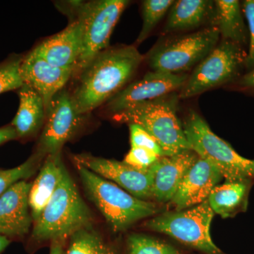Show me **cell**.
Wrapping results in <instances>:
<instances>
[{"instance_id": "cell-19", "label": "cell", "mask_w": 254, "mask_h": 254, "mask_svg": "<svg viewBox=\"0 0 254 254\" xmlns=\"http://www.w3.org/2000/svg\"><path fill=\"white\" fill-rule=\"evenodd\" d=\"M64 168L62 153L47 155L45 158L28 195L33 221L39 218L49 203L61 181Z\"/></svg>"}, {"instance_id": "cell-9", "label": "cell", "mask_w": 254, "mask_h": 254, "mask_svg": "<svg viewBox=\"0 0 254 254\" xmlns=\"http://www.w3.org/2000/svg\"><path fill=\"white\" fill-rule=\"evenodd\" d=\"M247 56L243 46L222 40L195 66L182 86L179 98L187 99L236 81L240 78L242 68L246 66Z\"/></svg>"}, {"instance_id": "cell-20", "label": "cell", "mask_w": 254, "mask_h": 254, "mask_svg": "<svg viewBox=\"0 0 254 254\" xmlns=\"http://www.w3.org/2000/svg\"><path fill=\"white\" fill-rule=\"evenodd\" d=\"M19 107L11 123L18 138L36 136L44 125L46 111L44 103L34 89L23 83L18 89Z\"/></svg>"}, {"instance_id": "cell-4", "label": "cell", "mask_w": 254, "mask_h": 254, "mask_svg": "<svg viewBox=\"0 0 254 254\" xmlns=\"http://www.w3.org/2000/svg\"><path fill=\"white\" fill-rule=\"evenodd\" d=\"M179 95L170 93L113 115L117 123L142 127L158 142L164 156L191 150L177 115Z\"/></svg>"}, {"instance_id": "cell-27", "label": "cell", "mask_w": 254, "mask_h": 254, "mask_svg": "<svg viewBox=\"0 0 254 254\" xmlns=\"http://www.w3.org/2000/svg\"><path fill=\"white\" fill-rule=\"evenodd\" d=\"M23 58L16 55L0 64V94L19 89L23 86L20 73Z\"/></svg>"}, {"instance_id": "cell-21", "label": "cell", "mask_w": 254, "mask_h": 254, "mask_svg": "<svg viewBox=\"0 0 254 254\" xmlns=\"http://www.w3.org/2000/svg\"><path fill=\"white\" fill-rule=\"evenodd\" d=\"M252 180L225 182L213 189L208 201L214 213L223 218H231L245 211L248 204Z\"/></svg>"}, {"instance_id": "cell-32", "label": "cell", "mask_w": 254, "mask_h": 254, "mask_svg": "<svg viewBox=\"0 0 254 254\" xmlns=\"http://www.w3.org/2000/svg\"><path fill=\"white\" fill-rule=\"evenodd\" d=\"M17 138V133L11 125L0 128V145Z\"/></svg>"}, {"instance_id": "cell-31", "label": "cell", "mask_w": 254, "mask_h": 254, "mask_svg": "<svg viewBox=\"0 0 254 254\" xmlns=\"http://www.w3.org/2000/svg\"><path fill=\"white\" fill-rule=\"evenodd\" d=\"M239 89L254 92V67L235 81Z\"/></svg>"}, {"instance_id": "cell-11", "label": "cell", "mask_w": 254, "mask_h": 254, "mask_svg": "<svg viewBox=\"0 0 254 254\" xmlns=\"http://www.w3.org/2000/svg\"><path fill=\"white\" fill-rule=\"evenodd\" d=\"M73 163L113 182L133 196L152 200L151 177L149 170L133 168L125 162L81 153L72 156Z\"/></svg>"}, {"instance_id": "cell-2", "label": "cell", "mask_w": 254, "mask_h": 254, "mask_svg": "<svg viewBox=\"0 0 254 254\" xmlns=\"http://www.w3.org/2000/svg\"><path fill=\"white\" fill-rule=\"evenodd\" d=\"M93 215L66 167L58 188L34 222L31 238L37 243L61 242L75 232L91 226Z\"/></svg>"}, {"instance_id": "cell-18", "label": "cell", "mask_w": 254, "mask_h": 254, "mask_svg": "<svg viewBox=\"0 0 254 254\" xmlns=\"http://www.w3.org/2000/svg\"><path fill=\"white\" fill-rule=\"evenodd\" d=\"M215 14V1L179 0L169 11L163 33L190 31L203 25L213 26Z\"/></svg>"}, {"instance_id": "cell-14", "label": "cell", "mask_w": 254, "mask_h": 254, "mask_svg": "<svg viewBox=\"0 0 254 254\" xmlns=\"http://www.w3.org/2000/svg\"><path fill=\"white\" fill-rule=\"evenodd\" d=\"M31 187V184L21 180L0 197V235L21 238L29 232L33 222L28 202Z\"/></svg>"}, {"instance_id": "cell-26", "label": "cell", "mask_w": 254, "mask_h": 254, "mask_svg": "<svg viewBox=\"0 0 254 254\" xmlns=\"http://www.w3.org/2000/svg\"><path fill=\"white\" fill-rule=\"evenodd\" d=\"M127 247L128 254H182L173 245L143 234L128 235Z\"/></svg>"}, {"instance_id": "cell-1", "label": "cell", "mask_w": 254, "mask_h": 254, "mask_svg": "<svg viewBox=\"0 0 254 254\" xmlns=\"http://www.w3.org/2000/svg\"><path fill=\"white\" fill-rule=\"evenodd\" d=\"M134 46L114 47L101 52L79 73L72 95L78 113L88 114L123 89L143 61Z\"/></svg>"}, {"instance_id": "cell-25", "label": "cell", "mask_w": 254, "mask_h": 254, "mask_svg": "<svg viewBox=\"0 0 254 254\" xmlns=\"http://www.w3.org/2000/svg\"><path fill=\"white\" fill-rule=\"evenodd\" d=\"M46 158V155L36 151L26 161L16 168L0 170V197L16 182L33 176L41 168Z\"/></svg>"}, {"instance_id": "cell-22", "label": "cell", "mask_w": 254, "mask_h": 254, "mask_svg": "<svg viewBox=\"0 0 254 254\" xmlns=\"http://www.w3.org/2000/svg\"><path fill=\"white\" fill-rule=\"evenodd\" d=\"M213 26L218 28L224 41L243 46L249 41L241 3L237 0H216Z\"/></svg>"}, {"instance_id": "cell-30", "label": "cell", "mask_w": 254, "mask_h": 254, "mask_svg": "<svg viewBox=\"0 0 254 254\" xmlns=\"http://www.w3.org/2000/svg\"><path fill=\"white\" fill-rule=\"evenodd\" d=\"M242 12L245 15L249 27V51L246 66L249 69L254 67V0H245L241 3Z\"/></svg>"}, {"instance_id": "cell-10", "label": "cell", "mask_w": 254, "mask_h": 254, "mask_svg": "<svg viewBox=\"0 0 254 254\" xmlns=\"http://www.w3.org/2000/svg\"><path fill=\"white\" fill-rule=\"evenodd\" d=\"M86 116L78 113L72 95L64 88L55 95L46 110L36 151L46 156L62 153L64 145L76 134Z\"/></svg>"}, {"instance_id": "cell-34", "label": "cell", "mask_w": 254, "mask_h": 254, "mask_svg": "<svg viewBox=\"0 0 254 254\" xmlns=\"http://www.w3.org/2000/svg\"><path fill=\"white\" fill-rule=\"evenodd\" d=\"M10 244V241L7 237L0 235V254L2 253L6 247L9 246Z\"/></svg>"}, {"instance_id": "cell-7", "label": "cell", "mask_w": 254, "mask_h": 254, "mask_svg": "<svg viewBox=\"0 0 254 254\" xmlns=\"http://www.w3.org/2000/svg\"><path fill=\"white\" fill-rule=\"evenodd\" d=\"M220 38L215 26L169 37L157 43L148 53L150 67L153 71L184 74L204 59L217 46Z\"/></svg>"}, {"instance_id": "cell-5", "label": "cell", "mask_w": 254, "mask_h": 254, "mask_svg": "<svg viewBox=\"0 0 254 254\" xmlns=\"http://www.w3.org/2000/svg\"><path fill=\"white\" fill-rule=\"evenodd\" d=\"M183 128L190 149L216 168L227 182L254 180V160L239 154L217 136L199 114L190 110Z\"/></svg>"}, {"instance_id": "cell-33", "label": "cell", "mask_w": 254, "mask_h": 254, "mask_svg": "<svg viewBox=\"0 0 254 254\" xmlns=\"http://www.w3.org/2000/svg\"><path fill=\"white\" fill-rule=\"evenodd\" d=\"M63 244L61 242H53V243H51L50 254H64Z\"/></svg>"}, {"instance_id": "cell-13", "label": "cell", "mask_w": 254, "mask_h": 254, "mask_svg": "<svg viewBox=\"0 0 254 254\" xmlns=\"http://www.w3.org/2000/svg\"><path fill=\"white\" fill-rule=\"evenodd\" d=\"M20 73L23 83L31 87L41 97L46 111L55 95L64 88L74 71L52 64L33 50L23 57Z\"/></svg>"}, {"instance_id": "cell-24", "label": "cell", "mask_w": 254, "mask_h": 254, "mask_svg": "<svg viewBox=\"0 0 254 254\" xmlns=\"http://www.w3.org/2000/svg\"><path fill=\"white\" fill-rule=\"evenodd\" d=\"M173 0H145L142 2L143 26L136 39L137 44L143 43L157 25L170 11Z\"/></svg>"}, {"instance_id": "cell-3", "label": "cell", "mask_w": 254, "mask_h": 254, "mask_svg": "<svg viewBox=\"0 0 254 254\" xmlns=\"http://www.w3.org/2000/svg\"><path fill=\"white\" fill-rule=\"evenodd\" d=\"M87 196L99 210L112 230L125 231L142 219L160 211L158 205L140 199L109 180L76 165Z\"/></svg>"}, {"instance_id": "cell-12", "label": "cell", "mask_w": 254, "mask_h": 254, "mask_svg": "<svg viewBox=\"0 0 254 254\" xmlns=\"http://www.w3.org/2000/svg\"><path fill=\"white\" fill-rule=\"evenodd\" d=\"M188 77L185 73L149 71L141 79L128 85L110 98L107 108L115 115L142 103L158 99L182 88Z\"/></svg>"}, {"instance_id": "cell-6", "label": "cell", "mask_w": 254, "mask_h": 254, "mask_svg": "<svg viewBox=\"0 0 254 254\" xmlns=\"http://www.w3.org/2000/svg\"><path fill=\"white\" fill-rule=\"evenodd\" d=\"M129 3L127 0L68 2L81 29V55L75 72H81L97 55L108 49L115 25Z\"/></svg>"}, {"instance_id": "cell-8", "label": "cell", "mask_w": 254, "mask_h": 254, "mask_svg": "<svg viewBox=\"0 0 254 254\" xmlns=\"http://www.w3.org/2000/svg\"><path fill=\"white\" fill-rule=\"evenodd\" d=\"M214 214L206 200L185 210L160 214L145 222L144 226L205 254H222L210 235Z\"/></svg>"}, {"instance_id": "cell-17", "label": "cell", "mask_w": 254, "mask_h": 254, "mask_svg": "<svg viewBox=\"0 0 254 254\" xmlns=\"http://www.w3.org/2000/svg\"><path fill=\"white\" fill-rule=\"evenodd\" d=\"M33 50L52 64L75 72L81 52L79 21L73 18L64 29L46 38Z\"/></svg>"}, {"instance_id": "cell-28", "label": "cell", "mask_w": 254, "mask_h": 254, "mask_svg": "<svg viewBox=\"0 0 254 254\" xmlns=\"http://www.w3.org/2000/svg\"><path fill=\"white\" fill-rule=\"evenodd\" d=\"M130 143L131 147H141L152 150L159 156H164L163 150L154 138L143 129L142 127L134 124H130Z\"/></svg>"}, {"instance_id": "cell-15", "label": "cell", "mask_w": 254, "mask_h": 254, "mask_svg": "<svg viewBox=\"0 0 254 254\" xmlns=\"http://www.w3.org/2000/svg\"><path fill=\"white\" fill-rule=\"evenodd\" d=\"M222 179L216 168L198 157L182 180L170 204L175 210H185L200 204L208 200L212 190Z\"/></svg>"}, {"instance_id": "cell-29", "label": "cell", "mask_w": 254, "mask_h": 254, "mask_svg": "<svg viewBox=\"0 0 254 254\" xmlns=\"http://www.w3.org/2000/svg\"><path fill=\"white\" fill-rule=\"evenodd\" d=\"M152 150L141 147H131L124 162L139 170H148L159 158Z\"/></svg>"}, {"instance_id": "cell-16", "label": "cell", "mask_w": 254, "mask_h": 254, "mask_svg": "<svg viewBox=\"0 0 254 254\" xmlns=\"http://www.w3.org/2000/svg\"><path fill=\"white\" fill-rule=\"evenodd\" d=\"M198 157L192 150L171 156L159 157L148 169L151 177L152 200L158 203L170 202Z\"/></svg>"}, {"instance_id": "cell-23", "label": "cell", "mask_w": 254, "mask_h": 254, "mask_svg": "<svg viewBox=\"0 0 254 254\" xmlns=\"http://www.w3.org/2000/svg\"><path fill=\"white\" fill-rule=\"evenodd\" d=\"M68 240L64 254H116L92 225L75 232Z\"/></svg>"}]
</instances>
